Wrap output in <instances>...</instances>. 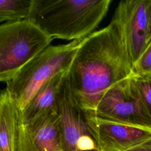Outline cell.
I'll use <instances>...</instances> for the list:
<instances>
[{"instance_id": "6da1fadb", "label": "cell", "mask_w": 151, "mask_h": 151, "mask_svg": "<svg viewBox=\"0 0 151 151\" xmlns=\"http://www.w3.org/2000/svg\"><path fill=\"white\" fill-rule=\"evenodd\" d=\"M132 74V64L120 30L111 21L81 41L67 77L80 108L85 114L93 115L104 93Z\"/></svg>"}, {"instance_id": "7a4b0ae2", "label": "cell", "mask_w": 151, "mask_h": 151, "mask_svg": "<svg viewBox=\"0 0 151 151\" xmlns=\"http://www.w3.org/2000/svg\"><path fill=\"white\" fill-rule=\"evenodd\" d=\"M111 0H33L27 20L52 38L81 40L94 32Z\"/></svg>"}, {"instance_id": "3957f363", "label": "cell", "mask_w": 151, "mask_h": 151, "mask_svg": "<svg viewBox=\"0 0 151 151\" xmlns=\"http://www.w3.org/2000/svg\"><path fill=\"white\" fill-rule=\"evenodd\" d=\"M81 40L49 45L6 83L5 89L21 111L43 84L58 73L68 70Z\"/></svg>"}, {"instance_id": "277c9868", "label": "cell", "mask_w": 151, "mask_h": 151, "mask_svg": "<svg viewBox=\"0 0 151 151\" xmlns=\"http://www.w3.org/2000/svg\"><path fill=\"white\" fill-rule=\"evenodd\" d=\"M53 38L27 19L0 26V80L9 81L27 63L50 45Z\"/></svg>"}, {"instance_id": "5b68a950", "label": "cell", "mask_w": 151, "mask_h": 151, "mask_svg": "<svg viewBox=\"0 0 151 151\" xmlns=\"http://www.w3.org/2000/svg\"><path fill=\"white\" fill-rule=\"evenodd\" d=\"M56 110L59 117L61 151H101L84 111L73 95L67 73L57 96Z\"/></svg>"}, {"instance_id": "8992f818", "label": "cell", "mask_w": 151, "mask_h": 151, "mask_svg": "<svg viewBox=\"0 0 151 151\" xmlns=\"http://www.w3.org/2000/svg\"><path fill=\"white\" fill-rule=\"evenodd\" d=\"M130 77L110 88L101 99L92 116L151 130V117Z\"/></svg>"}, {"instance_id": "52a82bcc", "label": "cell", "mask_w": 151, "mask_h": 151, "mask_svg": "<svg viewBox=\"0 0 151 151\" xmlns=\"http://www.w3.org/2000/svg\"><path fill=\"white\" fill-rule=\"evenodd\" d=\"M149 2V0L121 1L111 19L120 30L132 67L147 45Z\"/></svg>"}, {"instance_id": "ba28073f", "label": "cell", "mask_w": 151, "mask_h": 151, "mask_svg": "<svg viewBox=\"0 0 151 151\" xmlns=\"http://www.w3.org/2000/svg\"><path fill=\"white\" fill-rule=\"evenodd\" d=\"M101 151H126L151 137V130L85 114Z\"/></svg>"}, {"instance_id": "9c48e42d", "label": "cell", "mask_w": 151, "mask_h": 151, "mask_svg": "<svg viewBox=\"0 0 151 151\" xmlns=\"http://www.w3.org/2000/svg\"><path fill=\"white\" fill-rule=\"evenodd\" d=\"M21 112L8 91L2 90L0 96V151H17Z\"/></svg>"}, {"instance_id": "30bf717a", "label": "cell", "mask_w": 151, "mask_h": 151, "mask_svg": "<svg viewBox=\"0 0 151 151\" xmlns=\"http://www.w3.org/2000/svg\"><path fill=\"white\" fill-rule=\"evenodd\" d=\"M67 71H62L43 84L22 111L23 121L28 123L40 115L56 110V98Z\"/></svg>"}, {"instance_id": "8fae6325", "label": "cell", "mask_w": 151, "mask_h": 151, "mask_svg": "<svg viewBox=\"0 0 151 151\" xmlns=\"http://www.w3.org/2000/svg\"><path fill=\"white\" fill-rule=\"evenodd\" d=\"M33 0H0V21L14 22L27 19Z\"/></svg>"}, {"instance_id": "7c38bea8", "label": "cell", "mask_w": 151, "mask_h": 151, "mask_svg": "<svg viewBox=\"0 0 151 151\" xmlns=\"http://www.w3.org/2000/svg\"><path fill=\"white\" fill-rule=\"evenodd\" d=\"M132 82L151 117V74L133 75Z\"/></svg>"}, {"instance_id": "4fadbf2b", "label": "cell", "mask_w": 151, "mask_h": 151, "mask_svg": "<svg viewBox=\"0 0 151 151\" xmlns=\"http://www.w3.org/2000/svg\"><path fill=\"white\" fill-rule=\"evenodd\" d=\"M133 75L151 74V41L132 67Z\"/></svg>"}, {"instance_id": "5bb4252c", "label": "cell", "mask_w": 151, "mask_h": 151, "mask_svg": "<svg viewBox=\"0 0 151 151\" xmlns=\"http://www.w3.org/2000/svg\"><path fill=\"white\" fill-rule=\"evenodd\" d=\"M126 151H151V137Z\"/></svg>"}, {"instance_id": "9a60e30c", "label": "cell", "mask_w": 151, "mask_h": 151, "mask_svg": "<svg viewBox=\"0 0 151 151\" xmlns=\"http://www.w3.org/2000/svg\"><path fill=\"white\" fill-rule=\"evenodd\" d=\"M151 41V0H149L147 7V44Z\"/></svg>"}, {"instance_id": "2e32d148", "label": "cell", "mask_w": 151, "mask_h": 151, "mask_svg": "<svg viewBox=\"0 0 151 151\" xmlns=\"http://www.w3.org/2000/svg\"><path fill=\"white\" fill-rule=\"evenodd\" d=\"M60 151H61V150H60Z\"/></svg>"}]
</instances>
